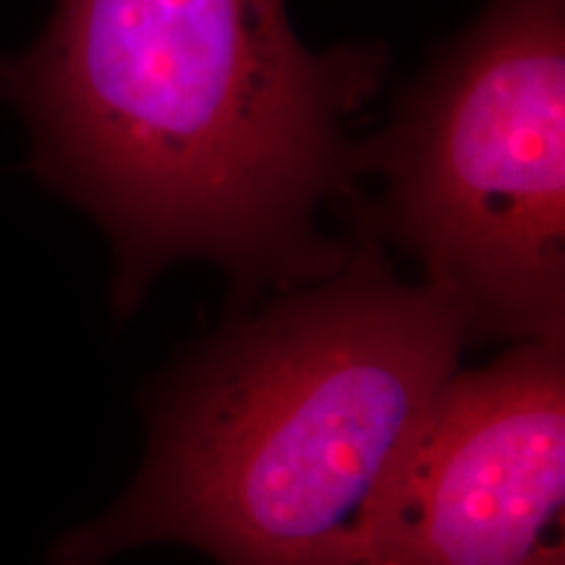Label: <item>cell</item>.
<instances>
[{
  "instance_id": "obj_3",
  "label": "cell",
  "mask_w": 565,
  "mask_h": 565,
  "mask_svg": "<svg viewBox=\"0 0 565 565\" xmlns=\"http://www.w3.org/2000/svg\"><path fill=\"white\" fill-rule=\"evenodd\" d=\"M356 221L461 303L471 338L565 345V0H490L362 141Z\"/></svg>"
},
{
  "instance_id": "obj_2",
  "label": "cell",
  "mask_w": 565,
  "mask_h": 565,
  "mask_svg": "<svg viewBox=\"0 0 565 565\" xmlns=\"http://www.w3.org/2000/svg\"><path fill=\"white\" fill-rule=\"evenodd\" d=\"M345 263L233 317L168 383L150 454L47 565L183 542L223 565H359L380 498L471 341L463 307L408 286L353 221Z\"/></svg>"
},
{
  "instance_id": "obj_4",
  "label": "cell",
  "mask_w": 565,
  "mask_h": 565,
  "mask_svg": "<svg viewBox=\"0 0 565 565\" xmlns=\"http://www.w3.org/2000/svg\"><path fill=\"white\" fill-rule=\"evenodd\" d=\"M359 565H565L563 345L515 343L448 380Z\"/></svg>"
},
{
  "instance_id": "obj_1",
  "label": "cell",
  "mask_w": 565,
  "mask_h": 565,
  "mask_svg": "<svg viewBox=\"0 0 565 565\" xmlns=\"http://www.w3.org/2000/svg\"><path fill=\"white\" fill-rule=\"evenodd\" d=\"M380 42L309 51L286 0H53L30 45L0 53V103L26 166L113 249V312L179 259L244 294L335 273L351 244L322 212L359 210L351 126L385 79Z\"/></svg>"
}]
</instances>
